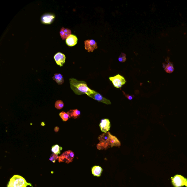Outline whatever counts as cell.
I'll return each instance as SVG.
<instances>
[{
	"mask_svg": "<svg viewBox=\"0 0 187 187\" xmlns=\"http://www.w3.org/2000/svg\"><path fill=\"white\" fill-rule=\"evenodd\" d=\"M69 82L71 89L77 95H81L86 94L89 96L93 91V90L88 87L87 83L85 82L79 81L75 79L71 78L69 79Z\"/></svg>",
	"mask_w": 187,
	"mask_h": 187,
	"instance_id": "6da1fadb",
	"label": "cell"
},
{
	"mask_svg": "<svg viewBox=\"0 0 187 187\" xmlns=\"http://www.w3.org/2000/svg\"><path fill=\"white\" fill-rule=\"evenodd\" d=\"M9 183L12 187H26L29 185L32 186L31 184L27 182L25 179L17 175H14L10 179Z\"/></svg>",
	"mask_w": 187,
	"mask_h": 187,
	"instance_id": "7a4b0ae2",
	"label": "cell"
},
{
	"mask_svg": "<svg viewBox=\"0 0 187 187\" xmlns=\"http://www.w3.org/2000/svg\"><path fill=\"white\" fill-rule=\"evenodd\" d=\"M171 183L174 187H187V178L180 175H176L171 177Z\"/></svg>",
	"mask_w": 187,
	"mask_h": 187,
	"instance_id": "3957f363",
	"label": "cell"
},
{
	"mask_svg": "<svg viewBox=\"0 0 187 187\" xmlns=\"http://www.w3.org/2000/svg\"><path fill=\"white\" fill-rule=\"evenodd\" d=\"M74 156V153L71 150L66 151L59 157L58 161L60 163L65 162L69 164L73 161Z\"/></svg>",
	"mask_w": 187,
	"mask_h": 187,
	"instance_id": "277c9868",
	"label": "cell"
},
{
	"mask_svg": "<svg viewBox=\"0 0 187 187\" xmlns=\"http://www.w3.org/2000/svg\"><path fill=\"white\" fill-rule=\"evenodd\" d=\"M115 87L120 88L126 83V80L122 76L119 74L109 78Z\"/></svg>",
	"mask_w": 187,
	"mask_h": 187,
	"instance_id": "5b68a950",
	"label": "cell"
},
{
	"mask_svg": "<svg viewBox=\"0 0 187 187\" xmlns=\"http://www.w3.org/2000/svg\"><path fill=\"white\" fill-rule=\"evenodd\" d=\"M88 96L93 98L94 100H97V101L98 102H101L107 105H110L111 104V103L110 100L107 99L106 98L104 97L101 94L98 93L97 92L94 91V90H93V92H91V93Z\"/></svg>",
	"mask_w": 187,
	"mask_h": 187,
	"instance_id": "8992f818",
	"label": "cell"
},
{
	"mask_svg": "<svg viewBox=\"0 0 187 187\" xmlns=\"http://www.w3.org/2000/svg\"><path fill=\"white\" fill-rule=\"evenodd\" d=\"M85 48L88 52H92L98 48L97 44L94 40H88L85 42Z\"/></svg>",
	"mask_w": 187,
	"mask_h": 187,
	"instance_id": "52a82bcc",
	"label": "cell"
},
{
	"mask_svg": "<svg viewBox=\"0 0 187 187\" xmlns=\"http://www.w3.org/2000/svg\"><path fill=\"white\" fill-rule=\"evenodd\" d=\"M100 130L104 133L108 132L110 130V122L108 119H103L100 121Z\"/></svg>",
	"mask_w": 187,
	"mask_h": 187,
	"instance_id": "ba28073f",
	"label": "cell"
},
{
	"mask_svg": "<svg viewBox=\"0 0 187 187\" xmlns=\"http://www.w3.org/2000/svg\"><path fill=\"white\" fill-rule=\"evenodd\" d=\"M55 17V16L53 14H44L41 18V21L43 24H50L53 22Z\"/></svg>",
	"mask_w": 187,
	"mask_h": 187,
	"instance_id": "9c48e42d",
	"label": "cell"
},
{
	"mask_svg": "<svg viewBox=\"0 0 187 187\" xmlns=\"http://www.w3.org/2000/svg\"><path fill=\"white\" fill-rule=\"evenodd\" d=\"M54 58L57 65L60 67L62 66L65 62V56L64 54L61 53H57L55 55Z\"/></svg>",
	"mask_w": 187,
	"mask_h": 187,
	"instance_id": "30bf717a",
	"label": "cell"
},
{
	"mask_svg": "<svg viewBox=\"0 0 187 187\" xmlns=\"http://www.w3.org/2000/svg\"><path fill=\"white\" fill-rule=\"evenodd\" d=\"M66 42L67 45L69 47L75 46L78 42V38L76 36L71 34L66 40Z\"/></svg>",
	"mask_w": 187,
	"mask_h": 187,
	"instance_id": "8fae6325",
	"label": "cell"
},
{
	"mask_svg": "<svg viewBox=\"0 0 187 187\" xmlns=\"http://www.w3.org/2000/svg\"><path fill=\"white\" fill-rule=\"evenodd\" d=\"M108 142L111 147L114 146L120 147L121 145L120 141L116 136L112 135H111Z\"/></svg>",
	"mask_w": 187,
	"mask_h": 187,
	"instance_id": "7c38bea8",
	"label": "cell"
},
{
	"mask_svg": "<svg viewBox=\"0 0 187 187\" xmlns=\"http://www.w3.org/2000/svg\"><path fill=\"white\" fill-rule=\"evenodd\" d=\"M91 171L92 174L94 176L100 177L101 176L103 169L100 166H95L91 168Z\"/></svg>",
	"mask_w": 187,
	"mask_h": 187,
	"instance_id": "4fadbf2b",
	"label": "cell"
},
{
	"mask_svg": "<svg viewBox=\"0 0 187 187\" xmlns=\"http://www.w3.org/2000/svg\"><path fill=\"white\" fill-rule=\"evenodd\" d=\"M71 31L68 29L62 28L60 31V35L63 40H65L71 35Z\"/></svg>",
	"mask_w": 187,
	"mask_h": 187,
	"instance_id": "5bb4252c",
	"label": "cell"
},
{
	"mask_svg": "<svg viewBox=\"0 0 187 187\" xmlns=\"http://www.w3.org/2000/svg\"><path fill=\"white\" fill-rule=\"evenodd\" d=\"M67 113L69 115V118L74 119L79 118L81 114V112L77 109L70 110Z\"/></svg>",
	"mask_w": 187,
	"mask_h": 187,
	"instance_id": "9a60e30c",
	"label": "cell"
},
{
	"mask_svg": "<svg viewBox=\"0 0 187 187\" xmlns=\"http://www.w3.org/2000/svg\"><path fill=\"white\" fill-rule=\"evenodd\" d=\"M112 134L109 132H107L103 133L100 135L98 137L99 140L100 142H107L109 140L111 135Z\"/></svg>",
	"mask_w": 187,
	"mask_h": 187,
	"instance_id": "2e32d148",
	"label": "cell"
},
{
	"mask_svg": "<svg viewBox=\"0 0 187 187\" xmlns=\"http://www.w3.org/2000/svg\"><path fill=\"white\" fill-rule=\"evenodd\" d=\"M52 78L59 85H62L64 82L63 76L60 73L55 74Z\"/></svg>",
	"mask_w": 187,
	"mask_h": 187,
	"instance_id": "e0dca14e",
	"label": "cell"
},
{
	"mask_svg": "<svg viewBox=\"0 0 187 187\" xmlns=\"http://www.w3.org/2000/svg\"><path fill=\"white\" fill-rule=\"evenodd\" d=\"M163 67L166 72L168 73H171L174 70L173 64L170 62H168L167 65L163 63Z\"/></svg>",
	"mask_w": 187,
	"mask_h": 187,
	"instance_id": "ac0fdd59",
	"label": "cell"
},
{
	"mask_svg": "<svg viewBox=\"0 0 187 187\" xmlns=\"http://www.w3.org/2000/svg\"><path fill=\"white\" fill-rule=\"evenodd\" d=\"M96 147L98 150H106L108 148L111 147L109 142H100L96 145Z\"/></svg>",
	"mask_w": 187,
	"mask_h": 187,
	"instance_id": "d6986e66",
	"label": "cell"
},
{
	"mask_svg": "<svg viewBox=\"0 0 187 187\" xmlns=\"http://www.w3.org/2000/svg\"><path fill=\"white\" fill-rule=\"evenodd\" d=\"M62 147H60L58 145H56L53 146L51 151L53 153L58 155L60 154L61 151L62 150Z\"/></svg>",
	"mask_w": 187,
	"mask_h": 187,
	"instance_id": "ffe728a7",
	"label": "cell"
},
{
	"mask_svg": "<svg viewBox=\"0 0 187 187\" xmlns=\"http://www.w3.org/2000/svg\"><path fill=\"white\" fill-rule=\"evenodd\" d=\"M64 106V104L62 100H57L55 103V107L57 109L60 110L62 109Z\"/></svg>",
	"mask_w": 187,
	"mask_h": 187,
	"instance_id": "44dd1931",
	"label": "cell"
},
{
	"mask_svg": "<svg viewBox=\"0 0 187 187\" xmlns=\"http://www.w3.org/2000/svg\"><path fill=\"white\" fill-rule=\"evenodd\" d=\"M59 116L62 119L63 122H66L69 118V115L67 114V113L64 112H61L59 114Z\"/></svg>",
	"mask_w": 187,
	"mask_h": 187,
	"instance_id": "7402d4cb",
	"label": "cell"
},
{
	"mask_svg": "<svg viewBox=\"0 0 187 187\" xmlns=\"http://www.w3.org/2000/svg\"><path fill=\"white\" fill-rule=\"evenodd\" d=\"M59 157L58 155L54 153H53L50 156V158H49V160L51 162H53V163H55V162L58 159Z\"/></svg>",
	"mask_w": 187,
	"mask_h": 187,
	"instance_id": "603a6c76",
	"label": "cell"
},
{
	"mask_svg": "<svg viewBox=\"0 0 187 187\" xmlns=\"http://www.w3.org/2000/svg\"><path fill=\"white\" fill-rule=\"evenodd\" d=\"M126 55L125 53H121L120 56L118 57V61L120 62H125L126 60Z\"/></svg>",
	"mask_w": 187,
	"mask_h": 187,
	"instance_id": "cb8c5ba5",
	"label": "cell"
},
{
	"mask_svg": "<svg viewBox=\"0 0 187 187\" xmlns=\"http://www.w3.org/2000/svg\"><path fill=\"white\" fill-rule=\"evenodd\" d=\"M123 94L129 100H131L133 99V98L134 97V96L133 95H129L128 94H127L125 93L124 91H122Z\"/></svg>",
	"mask_w": 187,
	"mask_h": 187,
	"instance_id": "d4e9b609",
	"label": "cell"
},
{
	"mask_svg": "<svg viewBox=\"0 0 187 187\" xmlns=\"http://www.w3.org/2000/svg\"><path fill=\"white\" fill-rule=\"evenodd\" d=\"M59 127H55V128L54 129V131H55V132H57V131H59Z\"/></svg>",
	"mask_w": 187,
	"mask_h": 187,
	"instance_id": "484cf974",
	"label": "cell"
},
{
	"mask_svg": "<svg viewBox=\"0 0 187 187\" xmlns=\"http://www.w3.org/2000/svg\"><path fill=\"white\" fill-rule=\"evenodd\" d=\"M7 187H12L11 186V185H10L9 183H8V184Z\"/></svg>",
	"mask_w": 187,
	"mask_h": 187,
	"instance_id": "4316f807",
	"label": "cell"
}]
</instances>
